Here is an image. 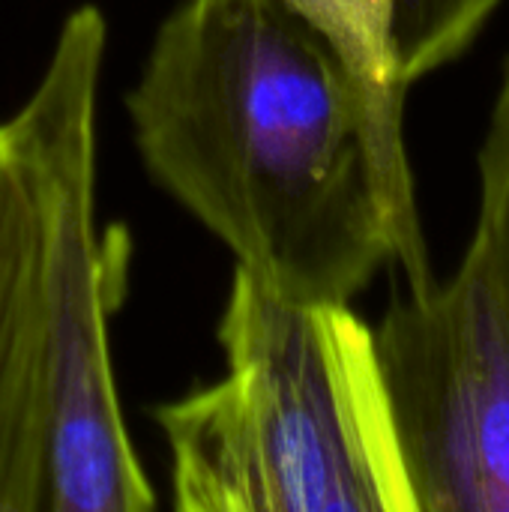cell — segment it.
<instances>
[{
  "label": "cell",
  "mask_w": 509,
  "mask_h": 512,
  "mask_svg": "<svg viewBox=\"0 0 509 512\" xmlns=\"http://www.w3.org/2000/svg\"><path fill=\"white\" fill-rule=\"evenodd\" d=\"M150 180L300 303H351L393 261L363 96L282 0H180L126 96Z\"/></svg>",
  "instance_id": "1"
},
{
  "label": "cell",
  "mask_w": 509,
  "mask_h": 512,
  "mask_svg": "<svg viewBox=\"0 0 509 512\" xmlns=\"http://www.w3.org/2000/svg\"><path fill=\"white\" fill-rule=\"evenodd\" d=\"M225 378L153 411L186 512H414L372 324L234 267Z\"/></svg>",
  "instance_id": "2"
},
{
  "label": "cell",
  "mask_w": 509,
  "mask_h": 512,
  "mask_svg": "<svg viewBox=\"0 0 509 512\" xmlns=\"http://www.w3.org/2000/svg\"><path fill=\"white\" fill-rule=\"evenodd\" d=\"M108 24L75 6L45 69L9 114L45 180L54 261V435L48 512H144L153 486L123 420L108 321L126 282V231H99V81Z\"/></svg>",
  "instance_id": "3"
},
{
  "label": "cell",
  "mask_w": 509,
  "mask_h": 512,
  "mask_svg": "<svg viewBox=\"0 0 509 512\" xmlns=\"http://www.w3.org/2000/svg\"><path fill=\"white\" fill-rule=\"evenodd\" d=\"M372 336L414 512H509V306L486 246Z\"/></svg>",
  "instance_id": "4"
},
{
  "label": "cell",
  "mask_w": 509,
  "mask_h": 512,
  "mask_svg": "<svg viewBox=\"0 0 509 512\" xmlns=\"http://www.w3.org/2000/svg\"><path fill=\"white\" fill-rule=\"evenodd\" d=\"M54 261L42 168L0 120V512H48Z\"/></svg>",
  "instance_id": "5"
},
{
  "label": "cell",
  "mask_w": 509,
  "mask_h": 512,
  "mask_svg": "<svg viewBox=\"0 0 509 512\" xmlns=\"http://www.w3.org/2000/svg\"><path fill=\"white\" fill-rule=\"evenodd\" d=\"M297 12L342 60L354 78L375 144L378 180L384 189L393 264L402 267L408 294H423L435 285L426 237L417 213L414 174L405 147V96L393 42V0H282Z\"/></svg>",
  "instance_id": "6"
},
{
  "label": "cell",
  "mask_w": 509,
  "mask_h": 512,
  "mask_svg": "<svg viewBox=\"0 0 509 512\" xmlns=\"http://www.w3.org/2000/svg\"><path fill=\"white\" fill-rule=\"evenodd\" d=\"M498 6L501 0H393V42L405 87L456 63Z\"/></svg>",
  "instance_id": "7"
},
{
  "label": "cell",
  "mask_w": 509,
  "mask_h": 512,
  "mask_svg": "<svg viewBox=\"0 0 509 512\" xmlns=\"http://www.w3.org/2000/svg\"><path fill=\"white\" fill-rule=\"evenodd\" d=\"M480 210L474 237L486 246L509 306V60L477 153Z\"/></svg>",
  "instance_id": "8"
}]
</instances>
